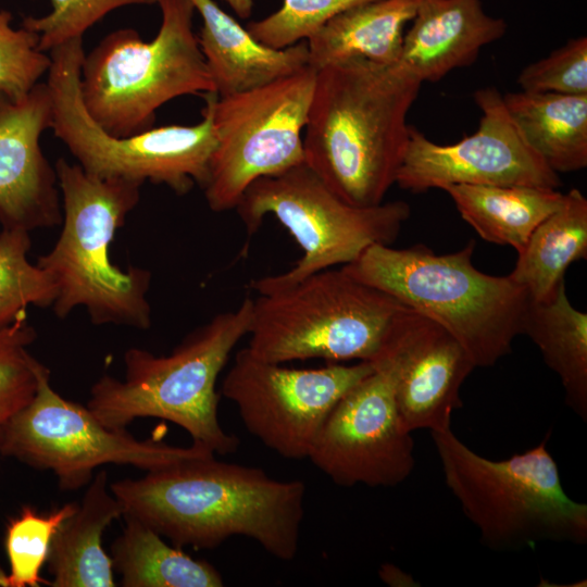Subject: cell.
<instances>
[{
    "label": "cell",
    "instance_id": "cell-1",
    "mask_svg": "<svg viewBox=\"0 0 587 587\" xmlns=\"http://www.w3.org/2000/svg\"><path fill=\"white\" fill-rule=\"evenodd\" d=\"M110 490L132 515L176 547L215 549L233 536L257 541L274 558L297 555L305 484L262 469L192 459L125 478Z\"/></svg>",
    "mask_w": 587,
    "mask_h": 587
},
{
    "label": "cell",
    "instance_id": "cell-2",
    "mask_svg": "<svg viewBox=\"0 0 587 587\" xmlns=\"http://www.w3.org/2000/svg\"><path fill=\"white\" fill-rule=\"evenodd\" d=\"M421 86L399 63L351 58L317 70L304 163L347 203L380 204L396 184Z\"/></svg>",
    "mask_w": 587,
    "mask_h": 587
},
{
    "label": "cell",
    "instance_id": "cell-3",
    "mask_svg": "<svg viewBox=\"0 0 587 587\" xmlns=\"http://www.w3.org/2000/svg\"><path fill=\"white\" fill-rule=\"evenodd\" d=\"M474 248L470 240L455 252L437 254L424 245L395 249L375 243L341 267L441 325L475 367H488L511 352L529 300L509 275L478 271Z\"/></svg>",
    "mask_w": 587,
    "mask_h": 587
},
{
    "label": "cell",
    "instance_id": "cell-4",
    "mask_svg": "<svg viewBox=\"0 0 587 587\" xmlns=\"http://www.w3.org/2000/svg\"><path fill=\"white\" fill-rule=\"evenodd\" d=\"M54 168L63 226L54 247L36 262L57 285L54 314L64 319L83 305L93 324L149 328L151 273L136 266L123 271L109 255L115 233L139 202L142 184L99 177L63 158Z\"/></svg>",
    "mask_w": 587,
    "mask_h": 587
},
{
    "label": "cell",
    "instance_id": "cell-5",
    "mask_svg": "<svg viewBox=\"0 0 587 587\" xmlns=\"http://www.w3.org/2000/svg\"><path fill=\"white\" fill-rule=\"evenodd\" d=\"M251 316L252 299L247 298L195 329L168 355L129 348L124 379L100 377L86 407L110 429H126L139 417H158L184 428L193 444L214 454L235 453L239 439L220 423L215 385L230 352L248 335Z\"/></svg>",
    "mask_w": 587,
    "mask_h": 587
},
{
    "label": "cell",
    "instance_id": "cell-6",
    "mask_svg": "<svg viewBox=\"0 0 587 587\" xmlns=\"http://www.w3.org/2000/svg\"><path fill=\"white\" fill-rule=\"evenodd\" d=\"M430 434L446 485L485 546L507 551L541 541H587V504L564 491L548 437L523 453L490 460L451 427Z\"/></svg>",
    "mask_w": 587,
    "mask_h": 587
},
{
    "label": "cell",
    "instance_id": "cell-7",
    "mask_svg": "<svg viewBox=\"0 0 587 587\" xmlns=\"http://www.w3.org/2000/svg\"><path fill=\"white\" fill-rule=\"evenodd\" d=\"M161 25L145 41L118 28L84 54L79 95L88 114L107 133L127 137L153 127L157 111L186 95L215 91L192 28L191 0H157ZM216 92V91H215Z\"/></svg>",
    "mask_w": 587,
    "mask_h": 587
},
{
    "label": "cell",
    "instance_id": "cell-8",
    "mask_svg": "<svg viewBox=\"0 0 587 587\" xmlns=\"http://www.w3.org/2000/svg\"><path fill=\"white\" fill-rule=\"evenodd\" d=\"M408 307L342 267L252 299L248 350L283 364L322 359L372 362L395 321Z\"/></svg>",
    "mask_w": 587,
    "mask_h": 587
},
{
    "label": "cell",
    "instance_id": "cell-9",
    "mask_svg": "<svg viewBox=\"0 0 587 587\" xmlns=\"http://www.w3.org/2000/svg\"><path fill=\"white\" fill-rule=\"evenodd\" d=\"M47 85L52 99L51 128L77 163L99 177H122L141 184H163L183 196L197 184L203 188L216 146L213 125L215 91L203 95L202 118L193 125H166L116 137L86 111L79 95L83 39L49 52Z\"/></svg>",
    "mask_w": 587,
    "mask_h": 587
},
{
    "label": "cell",
    "instance_id": "cell-10",
    "mask_svg": "<svg viewBox=\"0 0 587 587\" xmlns=\"http://www.w3.org/2000/svg\"><path fill=\"white\" fill-rule=\"evenodd\" d=\"M236 210L250 235L266 215H273L302 250V257L290 270L252 282L251 287L259 295L348 264L372 245H391L411 213L410 205L399 200L367 208L351 205L305 163L253 182Z\"/></svg>",
    "mask_w": 587,
    "mask_h": 587
},
{
    "label": "cell",
    "instance_id": "cell-11",
    "mask_svg": "<svg viewBox=\"0 0 587 587\" xmlns=\"http://www.w3.org/2000/svg\"><path fill=\"white\" fill-rule=\"evenodd\" d=\"M35 372L36 394L9 423L0 454L36 470L51 471L61 490L88 485L93 470L103 464L133 465L148 472L215 455L193 442L178 447L155 438L137 439L126 429H110L87 407L57 392L49 369L38 360Z\"/></svg>",
    "mask_w": 587,
    "mask_h": 587
},
{
    "label": "cell",
    "instance_id": "cell-12",
    "mask_svg": "<svg viewBox=\"0 0 587 587\" xmlns=\"http://www.w3.org/2000/svg\"><path fill=\"white\" fill-rule=\"evenodd\" d=\"M316 70L300 71L267 85L218 97L213 104L216 146L205 200L215 212L236 209L257 179L304 163L303 137Z\"/></svg>",
    "mask_w": 587,
    "mask_h": 587
},
{
    "label": "cell",
    "instance_id": "cell-13",
    "mask_svg": "<svg viewBox=\"0 0 587 587\" xmlns=\"http://www.w3.org/2000/svg\"><path fill=\"white\" fill-rule=\"evenodd\" d=\"M371 362L289 369L239 350L221 394L237 408L246 429L286 459H308L337 401L372 373Z\"/></svg>",
    "mask_w": 587,
    "mask_h": 587
},
{
    "label": "cell",
    "instance_id": "cell-14",
    "mask_svg": "<svg viewBox=\"0 0 587 587\" xmlns=\"http://www.w3.org/2000/svg\"><path fill=\"white\" fill-rule=\"evenodd\" d=\"M482 110L477 130L439 145L413 126L396 184L411 192L452 185L532 186L559 189V174L528 146L495 87L474 92Z\"/></svg>",
    "mask_w": 587,
    "mask_h": 587
},
{
    "label": "cell",
    "instance_id": "cell-15",
    "mask_svg": "<svg viewBox=\"0 0 587 587\" xmlns=\"http://www.w3.org/2000/svg\"><path fill=\"white\" fill-rule=\"evenodd\" d=\"M411 434L390 375L374 366L334 405L308 459L339 486L395 487L414 469Z\"/></svg>",
    "mask_w": 587,
    "mask_h": 587
},
{
    "label": "cell",
    "instance_id": "cell-16",
    "mask_svg": "<svg viewBox=\"0 0 587 587\" xmlns=\"http://www.w3.org/2000/svg\"><path fill=\"white\" fill-rule=\"evenodd\" d=\"M388 372L408 430L450 428L462 408L461 387L475 365L463 346L441 325L405 309L371 362Z\"/></svg>",
    "mask_w": 587,
    "mask_h": 587
},
{
    "label": "cell",
    "instance_id": "cell-17",
    "mask_svg": "<svg viewBox=\"0 0 587 587\" xmlns=\"http://www.w3.org/2000/svg\"><path fill=\"white\" fill-rule=\"evenodd\" d=\"M52 99L38 83L13 101L0 95V223L30 232L62 223L61 192L54 165L40 137L51 128Z\"/></svg>",
    "mask_w": 587,
    "mask_h": 587
},
{
    "label": "cell",
    "instance_id": "cell-18",
    "mask_svg": "<svg viewBox=\"0 0 587 587\" xmlns=\"http://www.w3.org/2000/svg\"><path fill=\"white\" fill-rule=\"evenodd\" d=\"M507 29L503 18L484 11L482 0H420L397 63L422 84L436 83L471 66Z\"/></svg>",
    "mask_w": 587,
    "mask_h": 587
},
{
    "label": "cell",
    "instance_id": "cell-19",
    "mask_svg": "<svg viewBox=\"0 0 587 587\" xmlns=\"http://www.w3.org/2000/svg\"><path fill=\"white\" fill-rule=\"evenodd\" d=\"M202 18L198 43L218 97L289 76L309 62L307 40L275 49L258 41L213 0H191Z\"/></svg>",
    "mask_w": 587,
    "mask_h": 587
},
{
    "label": "cell",
    "instance_id": "cell-20",
    "mask_svg": "<svg viewBox=\"0 0 587 587\" xmlns=\"http://www.w3.org/2000/svg\"><path fill=\"white\" fill-rule=\"evenodd\" d=\"M124 508L98 471L76 511L54 534L47 559L52 587H114L113 562L102 547L105 528Z\"/></svg>",
    "mask_w": 587,
    "mask_h": 587
},
{
    "label": "cell",
    "instance_id": "cell-21",
    "mask_svg": "<svg viewBox=\"0 0 587 587\" xmlns=\"http://www.w3.org/2000/svg\"><path fill=\"white\" fill-rule=\"evenodd\" d=\"M419 1L375 0L335 16L307 39L308 65L317 71L351 58L397 63Z\"/></svg>",
    "mask_w": 587,
    "mask_h": 587
},
{
    "label": "cell",
    "instance_id": "cell-22",
    "mask_svg": "<svg viewBox=\"0 0 587 587\" xmlns=\"http://www.w3.org/2000/svg\"><path fill=\"white\" fill-rule=\"evenodd\" d=\"M502 98L525 141L552 171L587 166V96L520 90Z\"/></svg>",
    "mask_w": 587,
    "mask_h": 587
},
{
    "label": "cell",
    "instance_id": "cell-23",
    "mask_svg": "<svg viewBox=\"0 0 587 587\" xmlns=\"http://www.w3.org/2000/svg\"><path fill=\"white\" fill-rule=\"evenodd\" d=\"M582 259H587V199L573 188L534 229L509 276L529 302H546L564 283L567 267Z\"/></svg>",
    "mask_w": 587,
    "mask_h": 587
},
{
    "label": "cell",
    "instance_id": "cell-24",
    "mask_svg": "<svg viewBox=\"0 0 587 587\" xmlns=\"http://www.w3.org/2000/svg\"><path fill=\"white\" fill-rule=\"evenodd\" d=\"M444 190L484 240L511 246L517 254L564 196L558 189L517 185H452Z\"/></svg>",
    "mask_w": 587,
    "mask_h": 587
},
{
    "label": "cell",
    "instance_id": "cell-25",
    "mask_svg": "<svg viewBox=\"0 0 587 587\" xmlns=\"http://www.w3.org/2000/svg\"><path fill=\"white\" fill-rule=\"evenodd\" d=\"M522 334L560 378L565 403L587 421V313L575 309L562 283L552 299L528 303Z\"/></svg>",
    "mask_w": 587,
    "mask_h": 587
},
{
    "label": "cell",
    "instance_id": "cell-26",
    "mask_svg": "<svg viewBox=\"0 0 587 587\" xmlns=\"http://www.w3.org/2000/svg\"><path fill=\"white\" fill-rule=\"evenodd\" d=\"M125 526L111 546L113 569L124 587H221L215 566L167 545L155 530L123 514Z\"/></svg>",
    "mask_w": 587,
    "mask_h": 587
},
{
    "label": "cell",
    "instance_id": "cell-27",
    "mask_svg": "<svg viewBox=\"0 0 587 587\" xmlns=\"http://www.w3.org/2000/svg\"><path fill=\"white\" fill-rule=\"evenodd\" d=\"M29 232L2 228L0 233V328L26 313L29 304L52 307L57 285L50 274L27 260Z\"/></svg>",
    "mask_w": 587,
    "mask_h": 587
},
{
    "label": "cell",
    "instance_id": "cell-28",
    "mask_svg": "<svg viewBox=\"0 0 587 587\" xmlns=\"http://www.w3.org/2000/svg\"><path fill=\"white\" fill-rule=\"evenodd\" d=\"M77 507V502H70L48 513H38L33 507L24 505L20 514L10 520L4 538L10 567L8 587L48 585L40 572L47 563L52 538Z\"/></svg>",
    "mask_w": 587,
    "mask_h": 587
},
{
    "label": "cell",
    "instance_id": "cell-29",
    "mask_svg": "<svg viewBox=\"0 0 587 587\" xmlns=\"http://www.w3.org/2000/svg\"><path fill=\"white\" fill-rule=\"evenodd\" d=\"M36 337L26 313L0 328V451L9 423L36 394L37 359L27 349Z\"/></svg>",
    "mask_w": 587,
    "mask_h": 587
},
{
    "label": "cell",
    "instance_id": "cell-30",
    "mask_svg": "<svg viewBox=\"0 0 587 587\" xmlns=\"http://www.w3.org/2000/svg\"><path fill=\"white\" fill-rule=\"evenodd\" d=\"M375 0H283L282 7L247 30L261 43L283 49L307 40L335 16Z\"/></svg>",
    "mask_w": 587,
    "mask_h": 587
},
{
    "label": "cell",
    "instance_id": "cell-31",
    "mask_svg": "<svg viewBox=\"0 0 587 587\" xmlns=\"http://www.w3.org/2000/svg\"><path fill=\"white\" fill-rule=\"evenodd\" d=\"M12 15L0 9V95L16 101L48 74L51 57L39 49L36 33L11 26Z\"/></svg>",
    "mask_w": 587,
    "mask_h": 587
},
{
    "label": "cell",
    "instance_id": "cell-32",
    "mask_svg": "<svg viewBox=\"0 0 587 587\" xmlns=\"http://www.w3.org/2000/svg\"><path fill=\"white\" fill-rule=\"evenodd\" d=\"M157 0H50L51 11L42 16H26L22 26L36 33L39 49L50 52L75 39L110 12L127 5L155 4Z\"/></svg>",
    "mask_w": 587,
    "mask_h": 587
},
{
    "label": "cell",
    "instance_id": "cell-33",
    "mask_svg": "<svg viewBox=\"0 0 587 587\" xmlns=\"http://www.w3.org/2000/svg\"><path fill=\"white\" fill-rule=\"evenodd\" d=\"M521 90L587 96V38L570 39L549 55L525 66L517 77Z\"/></svg>",
    "mask_w": 587,
    "mask_h": 587
},
{
    "label": "cell",
    "instance_id": "cell-34",
    "mask_svg": "<svg viewBox=\"0 0 587 587\" xmlns=\"http://www.w3.org/2000/svg\"><path fill=\"white\" fill-rule=\"evenodd\" d=\"M379 577L390 586H409L413 583L407 573L392 564H384L379 570Z\"/></svg>",
    "mask_w": 587,
    "mask_h": 587
},
{
    "label": "cell",
    "instance_id": "cell-35",
    "mask_svg": "<svg viewBox=\"0 0 587 587\" xmlns=\"http://www.w3.org/2000/svg\"><path fill=\"white\" fill-rule=\"evenodd\" d=\"M241 18H248L253 9V0H224Z\"/></svg>",
    "mask_w": 587,
    "mask_h": 587
},
{
    "label": "cell",
    "instance_id": "cell-36",
    "mask_svg": "<svg viewBox=\"0 0 587 587\" xmlns=\"http://www.w3.org/2000/svg\"><path fill=\"white\" fill-rule=\"evenodd\" d=\"M0 587H8L7 573L0 566Z\"/></svg>",
    "mask_w": 587,
    "mask_h": 587
}]
</instances>
